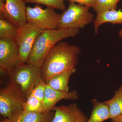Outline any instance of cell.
Wrapping results in <instances>:
<instances>
[{
  "label": "cell",
  "mask_w": 122,
  "mask_h": 122,
  "mask_svg": "<svg viewBox=\"0 0 122 122\" xmlns=\"http://www.w3.org/2000/svg\"><path fill=\"white\" fill-rule=\"evenodd\" d=\"M10 75V82L26 99L42 80L41 68L27 63L18 65Z\"/></svg>",
  "instance_id": "obj_3"
},
{
  "label": "cell",
  "mask_w": 122,
  "mask_h": 122,
  "mask_svg": "<svg viewBox=\"0 0 122 122\" xmlns=\"http://www.w3.org/2000/svg\"><path fill=\"white\" fill-rule=\"evenodd\" d=\"M121 0H96L93 8L94 11L98 14L113 10H117V5Z\"/></svg>",
  "instance_id": "obj_19"
},
{
  "label": "cell",
  "mask_w": 122,
  "mask_h": 122,
  "mask_svg": "<svg viewBox=\"0 0 122 122\" xmlns=\"http://www.w3.org/2000/svg\"><path fill=\"white\" fill-rule=\"evenodd\" d=\"M90 8L70 2L68 8L61 14L58 29H82L94 20Z\"/></svg>",
  "instance_id": "obj_5"
},
{
  "label": "cell",
  "mask_w": 122,
  "mask_h": 122,
  "mask_svg": "<svg viewBox=\"0 0 122 122\" xmlns=\"http://www.w3.org/2000/svg\"><path fill=\"white\" fill-rule=\"evenodd\" d=\"M93 108L90 118L86 122H103L111 119L109 107L105 102H102L95 99L92 100Z\"/></svg>",
  "instance_id": "obj_13"
},
{
  "label": "cell",
  "mask_w": 122,
  "mask_h": 122,
  "mask_svg": "<svg viewBox=\"0 0 122 122\" xmlns=\"http://www.w3.org/2000/svg\"><path fill=\"white\" fill-rule=\"evenodd\" d=\"M5 0H0V16H2L5 11Z\"/></svg>",
  "instance_id": "obj_23"
},
{
  "label": "cell",
  "mask_w": 122,
  "mask_h": 122,
  "mask_svg": "<svg viewBox=\"0 0 122 122\" xmlns=\"http://www.w3.org/2000/svg\"><path fill=\"white\" fill-rule=\"evenodd\" d=\"M54 114L49 112L23 111L14 120L15 122H52Z\"/></svg>",
  "instance_id": "obj_14"
},
{
  "label": "cell",
  "mask_w": 122,
  "mask_h": 122,
  "mask_svg": "<svg viewBox=\"0 0 122 122\" xmlns=\"http://www.w3.org/2000/svg\"><path fill=\"white\" fill-rule=\"evenodd\" d=\"M118 36L119 37L122 38V29L121 30L119 31V32L118 33Z\"/></svg>",
  "instance_id": "obj_26"
},
{
  "label": "cell",
  "mask_w": 122,
  "mask_h": 122,
  "mask_svg": "<svg viewBox=\"0 0 122 122\" xmlns=\"http://www.w3.org/2000/svg\"><path fill=\"white\" fill-rule=\"evenodd\" d=\"M27 22L32 23L42 30L57 29L61 14L55 9L47 7L44 9L39 5L34 7H26Z\"/></svg>",
  "instance_id": "obj_7"
},
{
  "label": "cell",
  "mask_w": 122,
  "mask_h": 122,
  "mask_svg": "<svg viewBox=\"0 0 122 122\" xmlns=\"http://www.w3.org/2000/svg\"><path fill=\"white\" fill-rule=\"evenodd\" d=\"M112 122H122V114L119 116L112 119Z\"/></svg>",
  "instance_id": "obj_24"
},
{
  "label": "cell",
  "mask_w": 122,
  "mask_h": 122,
  "mask_svg": "<svg viewBox=\"0 0 122 122\" xmlns=\"http://www.w3.org/2000/svg\"><path fill=\"white\" fill-rule=\"evenodd\" d=\"M78 98V93L76 90L68 92L61 91L53 89L47 84L42 103L44 112L51 111L57 103L61 100H76Z\"/></svg>",
  "instance_id": "obj_11"
},
{
  "label": "cell",
  "mask_w": 122,
  "mask_h": 122,
  "mask_svg": "<svg viewBox=\"0 0 122 122\" xmlns=\"http://www.w3.org/2000/svg\"><path fill=\"white\" fill-rule=\"evenodd\" d=\"M70 2H74L78 4L86 6L89 8H93L96 4V0H65Z\"/></svg>",
  "instance_id": "obj_22"
},
{
  "label": "cell",
  "mask_w": 122,
  "mask_h": 122,
  "mask_svg": "<svg viewBox=\"0 0 122 122\" xmlns=\"http://www.w3.org/2000/svg\"><path fill=\"white\" fill-rule=\"evenodd\" d=\"M24 111L29 112H44L43 104L35 96L30 94L24 105Z\"/></svg>",
  "instance_id": "obj_18"
},
{
  "label": "cell",
  "mask_w": 122,
  "mask_h": 122,
  "mask_svg": "<svg viewBox=\"0 0 122 122\" xmlns=\"http://www.w3.org/2000/svg\"><path fill=\"white\" fill-rule=\"evenodd\" d=\"M79 32V29H71L43 30L36 40L26 63L41 68L55 46L62 40L74 37Z\"/></svg>",
  "instance_id": "obj_2"
},
{
  "label": "cell",
  "mask_w": 122,
  "mask_h": 122,
  "mask_svg": "<svg viewBox=\"0 0 122 122\" xmlns=\"http://www.w3.org/2000/svg\"><path fill=\"white\" fill-rule=\"evenodd\" d=\"M76 69L63 72L55 75L48 81L46 84L55 89L68 92V86L70 77L76 72Z\"/></svg>",
  "instance_id": "obj_15"
},
{
  "label": "cell",
  "mask_w": 122,
  "mask_h": 122,
  "mask_svg": "<svg viewBox=\"0 0 122 122\" xmlns=\"http://www.w3.org/2000/svg\"><path fill=\"white\" fill-rule=\"evenodd\" d=\"M19 28L4 18H0V39H14Z\"/></svg>",
  "instance_id": "obj_17"
},
{
  "label": "cell",
  "mask_w": 122,
  "mask_h": 122,
  "mask_svg": "<svg viewBox=\"0 0 122 122\" xmlns=\"http://www.w3.org/2000/svg\"><path fill=\"white\" fill-rule=\"evenodd\" d=\"M111 23L113 24H122V11L113 10L97 14L94 21L95 32L98 33L99 26L102 24Z\"/></svg>",
  "instance_id": "obj_12"
},
{
  "label": "cell",
  "mask_w": 122,
  "mask_h": 122,
  "mask_svg": "<svg viewBox=\"0 0 122 122\" xmlns=\"http://www.w3.org/2000/svg\"><path fill=\"white\" fill-rule=\"evenodd\" d=\"M109 107L111 119L114 118L122 114V85L115 93L112 98L104 102Z\"/></svg>",
  "instance_id": "obj_16"
},
{
  "label": "cell",
  "mask_w": 122,
  "mask_h": 122,
  "mask_svg": "<svg viewBox=\"0 0 122 122\" xmlns=\"http://www.w3.org/2000/svg\"><path fill=\"white\" fill-rule=\"evenodd\" d=\"M1 122H15L14 120L8 118H5V119L2 120Z\"/></svg>",
  "instance_id": "obj_25"
},
{
  "label": "cell",
  "mask_w": 122,
  "mask_h": 122,
  "mask_svg": "<svg viewBox=\"0 0 122 122\" xmlns=\"http://www.w3.org/2000/svg\"><path fill=\"white\" fill-rule=\"evenodd\" d=\"M81 48L66 42H60L48 54L41 68L42 80L47 83L53 77L76 69Z\"/></svg>",
  "instance_id": "obj_1"
},
{
  "label": "cell",
  "mask_w": 122,
  "mask_h": 122,
  "mask_svg": "<svg viewBox=\"0 0 122 122\" xmlns=\"http://www.w3.org/2000/svg\"><path fill=\"white\" fill-rule=\"evenodd\" d=\"M11 82L0 90V114L4 118L13 120L24 111L26 100Z\"/></svg>",
  "instance_id": "obj_4"
},
{
  "label": "cell",
  "mask_w": 122,
  "mask_h": 122,
  "mask_svg": "<svg viewBox=\"0 0 122 122\" xmlns=\"http://www.w3.org/2000/svg\"><path fill=\"white\" fill-rule=\"evenodd\" d=\"M43 30L28 22L18 28L14 39L19 51V65L26 63L36 40Z\"/></svg>",
  "instance_id": "obj_6"
},
{
  "label": "cell",
  "mask_w": 122,
  "mask_h": 122,
  "mask_svg": "<svg viewBox=\"0 0 122 122\" xmlns=\"http://www.w3.org/2000/svg\"><path fill=\"white\" fill-rule=\"evenodd\" d=\"M19 65V51L14 39H0L1 71L10 75Z\"/></svg>",
  "instance_id": "obj_8"
},
{
  "label": "cell",
  "mask_w": 122,
  "mask_h": 122,
  "mask_svg": "<svg viewBox=\"0 0 122 122\" xmlns=\"http://www.w3.org/2000/svg\"><path fill=\"white\" fill-rule=\"evenodd\" d=\"M46 83L43 80L34 87L30 94L35 96L43 103Z\"/></svg>",
  "instance_id": "obj_21"
},
{
  "label": "cell",
  "mask_w": 122,
  "mask_h": 122,
  "mask_svg": "<svg viewBox=\"0 0 122 122\" xmlns=\"http://www.w3.org/2000/svg\"><path fill=\"white\" fill-rule=\"evenodd\" d=\"M24 0H5V11L0 17L7 19L20 28L27 22L26 8Z\"/></svg>",
  "instance_id": "obj_9"
},
{
  "label": "cell",
  "mask_w": 122,
  "mask_h": 122,
  "mask_svg": "<svg viewBox=\"0 0 122 122\" xmlns=\"http://www.w3.org/2000/svg\"><path fill=\"white\" fill-rule=\"evenodd\" d=\"M25 3H32L42 5L61 11H65V0H24Z\"/></svg>",
  "instance_id": "obj_20"
},
{
  "label": "cell",
  "mask_w": 122,
  "mask_h": 122,
  "mask_svg": "<svg viewBox=\"0 0 122 122\" xmlns=\"http://www.w3.org/2000/svg\"><path fill=\"white\" fill-rule=\"evenodd\" d=\"M52 122H86L88 118L76 103L55 107Z\"/></svg>",
  "instance_id": "obj_10"
}]
</instances>
